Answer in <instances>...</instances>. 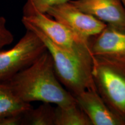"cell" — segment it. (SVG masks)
Here are the masks:
<instances>
[{
    "instance_id": "6da1fadb",
    "label": "cell",
    "mask_w": 125,
    "mask_h": 125,
    "mask_svg": "<svg viewBox=\"0 0 125 125\" xmlns=\"http://www.w3.org/2000/svg\"><path fill=\"white\" fill-rule=\"evenodd\" d=\"M21 100L64 105L76 102L56 76L52 56L47 50L30 65L7 82Z\"/></svg>"
},
{
    "instance_id": "7a4b0ae2",
    "label": "cell",
    "mask_w": 125,
    "mask_h": 125,
    "mask_svg": "<svg viewBox=\"0 0 125 125\" xmlns=\"http://www.w3.org/2000/svg\"><path fill=\"white\" fill-rule=\"evenodd\" d=\"M43 41L51 54L56 76L61 83L74 97L85 90H96L92 74V57H86L57 46L36 28L24 26Z\"/></svg>"
},
{
    "instance_id": "3957f363",
    "label": "cell",
    "mask_w": 125,
    "mask_h": 125,
    "mask_svg": "<svg viewBox=\"0 0 125 125\" xmlns=\"http://www.w3.org/2000/svg\"><path fill=\"white\" fill-rule=\"evenodd\" d=\"M92 74L97 93L125 121V57L93 56Z\"/></svg>"
},
{
    "instance_id": "277c9868",
    "label": "cell",
    "mask_w": 125,
    "mask_h": 125,
    "mask_svg": "<svg viewBox=\"0 0 125 125\" xmlns=\"http://www.w3.org/2000/svg\"><path fill=\"white\" fill-rule=\"evenodd\" d=\"M21 22L39 30L57 46L74 54L92 57L89 39L83 38L46 13L23 16Z\"/></svg>"
},
{
    "instance_id": "5b68a950",
    "label": "cell",
    "mask_w": 125,
    "mask_h": 125,
    "mask_svg": "<svg viewBox=\"0 0 125 125\" xmlns=\"http://www.w3.org/2000/svg\"><path fill=\"white\" fill-rule=\"evenodd\" d=\"M47 50L43 41L26 29L23 37L11 49L0 51V83L7 82L27 68Z\"/></svg>"
},
{
    "instance_id": "8992f818",
    "label": "cell",
    "mask_w": 125,
    "mask_h": 125,
    "mask_svg": "<svg viewBox=\"0 0 125 125\" xmlns=\"http://www.w3.org/2000/svg\"><path fill=\"white\" fill-rule=\"evenodd\" d=\"M46 13L86 39L99 34L107 25L78 9L70 0L51 7Z\"/></svg>"
},
{
    "instance_id": "52a82bcc",
    "label": "cell",
    "mask_w": 125,
    "mask_h": 125,
    "mask_svg": "<svg viewBox=\"0 0 125 125\" xmlns=\"http://www.w3.org/2000/svg\"><path fill=\"white\" fill-rule=\"evenodd\" d=\"M92 125H125V121L109 108L97 90H85L75 96Z\"/></svg>"
},
{
    "instance_id": "ba28073f",
    "label": "cell",
    "mask_w": 125,
    "mask_h": 125,
    "mask_svg": "<svg viewBox=\"0 0 125 125\" xmlns=\"http://www.w3.org/2000/svg\"><path fill=\"white\" fill-rule=\"evenodd\" d=\"M82 11L106 24L125 26V8L121 0H70Z\"/></svg>"
},
{
    "instance_id": "9c48e42d",
    "label": "cell",
    "mask_w": 125,
    "mask_h": 125,
    "mask_svg": "<svg viewBox=\"0 0 125 125\" xmlns=\"http://www.w3.org/2000/svg\"><path fill=\"white\" fill-rule=\"evenodd\" d=\"M93 56L125 57V26L107 24L99 34L89 38Z\"/></svg>"
},
{
    "instance_id": "30bf717a",
    "label": "cell",
    "mask_w": 125,
    "mask_h": 125,
    "mask_svg": "<svg viewBox=\"0 0 125 125\" xmlns=\"http://www.w3.org/2000/svg\"><path fill=\"white\" fill-rule=\"evenodd\" d=\"M32 107L30 103L21 100L7 83H0V118L24 113Z\"/></svg>"
},
{
    "instance_id": "8fae6325",
    "label": "cell",
    "mask_w": 125,
    "mask_h": 125,
    "mask_svg": "<svg viewBox=\"0 0 125 125\" xmlns=\"http://www.w3.org/2000/svg\"><path fill=\"white\" fill-rule=\"evenodd\" d=\"M54 125H92L85 112L76 103L54 108Z\"/></svg>"
},
{
    "instance_id": "7c38bea8",
    "label": "cell",
    "mask_w": 125,
    "mask_h": 125,
    "mask_svg": "<svg viewBox=\"0 0 125 125\" xmlns=\"http://www.w3.org/2000/svg\"><path fill=\"white\" fill-rule=\"evenodd\" d=\"M54 108L42 103L37 108H31L24 113V125H54Z\"/></svg>"
},
{
    "instance_id": "4fadbf2b",
    "label": "cell",
    "mask_w": 125,
    "mask_h": 125,
    "mask_svg": "<svg viewBox=\"0 0 125 125\" xmlns=\"http://www.w3.org/2000/svg\"><path fill=\"white\" fill-rule=\"evenodd\" d=\"M68 0H26L23 8V16L35 12L46 13L50 8L56 5L67 2Z\"/></svg>"
},
{
    "instance_id": "5bb4252c",
    "label": "cell",
    "mask_w": 125,
    "mask_h": 125,
    "mask_svg": "<svg viewBox=\"0 0 125 125\" xmlns=\"http://www.w3.org/2000/svg\"><path fill=\"white\" fill-rule=\"evenodd\" d=\"M14 40L13 34L7 27V20L0 16V51L5 46L12 43Z\"/></svg>"
},
{
    "instance_id": "9a60e30c",
    "label": "cell",
    "mask_w": 125,
    "mask_h": 125,
    "mask_svg": "<svg viewBox=\"0 0 125 125\" xmlns=\"http://www.w3.org/2000/svg\"><path fill=\"white\" fill-rule=\"evenodd\" d=\"M0 125H24V113L2 117L0 118Z\"/></svg>"
},
{
    "instance_id": "2e32d148",
    "label": "cell",
    "mask_w": 125,
    "mask_h": 125,
    "mask_svg": "<svg viewBox=\"0 0 125 125\" xmlns=\"http://www.w3.org/2000/svg\"><path fill=\"white\" fill-rule=\"evenodd\" d=\"M121 1H122V2L123 3V5H124V7L125 8V0H121Z\"/></svg>"
}]
</instances>
